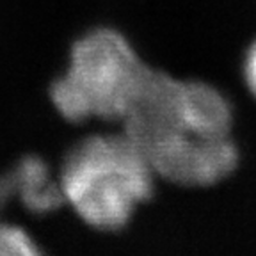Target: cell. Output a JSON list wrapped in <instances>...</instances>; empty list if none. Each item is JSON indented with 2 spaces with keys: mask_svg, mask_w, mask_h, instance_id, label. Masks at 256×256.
Returning <instances> with one entry per match:
<instances>
[{
  "mask_svg": "<svg viewBox=\"0 0 256 256\" xmlns=\"http://www.w3.org/2000/svg\"><path fill=\"white\" fill-rule=\"evenodd\" d=\"M246 80H248L249 89L256 96V43L249 50L248 59H246Z\"/></svg>",
  "mask_w": 256,
  "mask_h": 256,
  "instance_id": "5",
  "label": "cell"
},
{
  "mask_svg": "<svg viewBox=\"0 0 256 256\" xmlns=\"http://www.w3.org/2000/svg\"><path fill=\"white\" fill-rule=\"evenodd\" d=\"M152 64L114 25H92L68 48L66 62L46 89V100L68 124L98 121L120 126L132 110Z\"/></svg>",
  "mask_w": 256,
  "mask_h": 256,
  "instance_id": "3",
  "label": "cell"
},
{
  "mask_svg": "<svg viewBox=\"0 0 256 256\" xmlns=\"http://www.w3.org/2000/svg\"><path fill=\"white\" fill-rule=\"evenodd\" d=\"M120 128L139 146L156 180L171 185L208 187L238 162L228 100L212 86L153 64Z\"/></svg>",
  "mask_w": 256,
  "mask_h": 256,
  "instance_id": "1",
  "label": "cell"
},
{
  "mask_svg": "<svg viewBox=\"0 0 256 256\" xmlns=\"http://www.w3.org/2000/svg\"><path fill=\"white\" fill-rule=\"evenodd\" d=\"M43 251L27 228L0 219V256H32Z\"/></svg>",
  "mask_w": 256,
  "mask_h": 256,
  "instance_id": "4",
  "label": "cell"
},
{
  "mask_svg": "<svg viewBox=\"0 0 256 256\" xmlns=\"http://www.w3.org/2000/svg\"><path fill=\"white\" fill-rule=\"evenodd\" d=\"M64 204L86 228L116 233L155 198L156 176L123 128L89 134L59 162Z\"/></svg>",
  "mask_w": 256,
  "mask_h": 256,
  "instance_id": "2",
  "label": "cell"
}]
</instances>
